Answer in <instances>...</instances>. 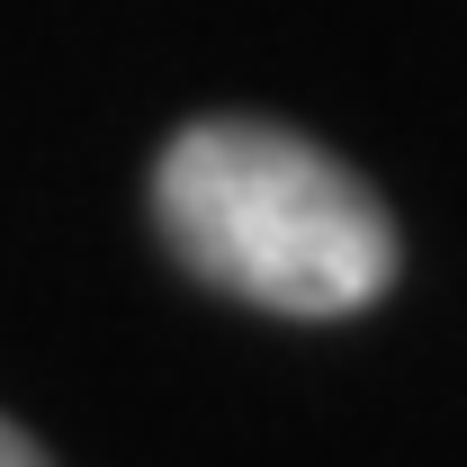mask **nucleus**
I'll return each instance as SVG.
<instances>
[{
  "instance_id": "nucleus-1",
  "label": "nucleus",
  "mask_w": 467,
  "mask_h": 467,
  "mask_svg": "<svg viewBox=\"0 0 467 467\" xmlns=\"http://www.w3.org/2000/svg\"><path fill=\"white\" fill-rule=\"evenodd\" d=\"M153 216L207 288L270 315H359L396 279V225L359 180L288 126L207 117L171 135Z\"/></svg>"
},
{
  "instance_id": "nucleus-2",
  "label": "nucleus",
  "mask_w": 467,
  "mask_h": 467,
  "mask_svg": "<svg viewBox=\"0 0 467 467\" xmlns=\"http://www.w3.org/2000/svg\"><path fill=\"white\" fill-rule=\"evenodd\" d=\"M0 467H46V450H36L27 431H9V422H0Z\"/></svg>"
}]
</instances>
